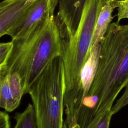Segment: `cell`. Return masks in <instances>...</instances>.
<instances>
[{
  "mask_svg": "<svg viewBox=\"0 0 128 128\" xmlns=\"http://www.w3.org/2000/svg\"><path fill=\"white\" fill-rule=\"evenodd\" d=\"M0 128H10V116L7 112L0 110Z\"/></svg>",
  "mask_w": 128,
  "mask_h": 128,
  "instance_id": "15",
  "label": "cell"
},
{
  "mask_svg": "<svg viewBox=\"0 0 128 128\" xmlns=\"http://www.w3.org/2000/svg\"><path fill=\"white\" fill-rule=\"evenodd\" d=\"M114 8L109 0L102 6L96 20L93 34L92 46L100 44L104 40L108 28L114 18L112 12Z\"/></svg>",
  "mask_w": 128,
  "mask_h": 128,
  "instance_id": "8",
  "label": "cell"
},
{
  "mask_svg": "<svg viewBox=\"0 0 128 128\" xmlns=\"http://www.w3.org/2000/svg\"><path fill=\"white\" fill-rule=\"evenodd\" d=\"M113 115L111 110L107 112L102 118L94 128H109L110 122Z\"/></svg>",
  "mask_w": 128,
  "mask_h": 128,
  "instance_id": "14",
  "label": "cell"
},
{
  "mask_svg": "<svg viewBox=\"0 0 128 128\" xmlns=\"http://www.w3.org/2000/svg\"><path fill=\"white\" fill-rule=\"evenodd\" d=\"M16 123L14 128H38L34 108L29 104L22 112L16 113L14 116Z\"/></svg>",
  "mask_w": 128,
  "mask_h": 128,
  "instance_id": "10",
  "label": "cell"
},
{
  "mask_svg": "<svg viewBox=\"0 0 128 128\" xmlns=\"http://www.w3.org/2000/svg\"><path fill=\"white\" fill-rule=\"evenodd\" d=\"M54 4L43 18L24 36L12 40V47L0 74L16 72L26 94L33 82L55 58L64 54L67 40L54 10Z\"/></svg>",
  "mask_w": 128,
  "mask_h": 128,
  "instance_id": "2",
  "label": "cell"
},
{
  "mask_svg": "<svg viewBox=\"0 0 128 128\" xmlns=\"http://www.w3.org/2000/svg\"><path fill=\"white\" fill-rule=\"evenodd\" d=\"M128 104V84L125 87V90L121 96L116 101L112 106L111 111L113 114L117 113L122 108Z\"/></svg>",
  "mask_w": 128,
  "mask_h": 128,
  "instance_id": "13",
  "label": "cell"
},
{
  "mask_svg": "<svg viewBox=\"0 0 128 128\" xmlns=\"http://www.w3.org/2000/svg\"><path fill=\"white\" fill-rule=\"evenodd\" d=\"M64 68L62 56L53 60L28 89L38 128H64Z\"/></svg>",
  "mask_w": 128,
  "mask_h": 128,
  "instance_id": "3",
  "label": "cell"
},
{
  "mask_svg": "<svg viewBox=\"0 0 128 128\" xmlns=\"http://www.w3.org/2000/svg\"><path fill=\"white\" fill-rule=\"evenodd\" d=\"M56 2L57 0H33L7 32L6 35L10 36L12 40H18L25 36Z\"/></svg>",
  "mask_w": 128,
  "mask_h": 128,
  "instance_id": "5",
  "label": "cell"
},
{
  "mask_svg": "<svg viewBox=\"0 0 128 128\" xmlns=\"http://www.w3.org/2000/svg\"><path fill=\"white\" fill-rule=\"evenodd\" d=\"M12 47V42H0V70L4 66Z\"/></svg>",
  "mask_w": 128,
  "mask_h": 128,
  "instance_id": "12",
  "label": "cell"
},
{
  "mask_svg": "<svg viewBox=\"0 0 128 128\" xmlns=\"http://www.w3.org/2000/svg\"><path fill=\"white\" fill-rule=\"evenodd\" d=\"M33 0H4L0 2V38L15 24Z\"/></svg>",
  "mask_w": 128,
  "mask_h": 128,
  "instance_id": "7",
  "label": "cell"
},
{
  "mask_svg": "<svg viewBox=\"0 0 128 128\" xmlns=\"http://www.w3.org/2000/svg\"><path fill=\"white\" fill-rule=\"evenodd\" d=\"M0 108L8 112H12L17 108L14 104L8 74H0Z\"/></svg>",
  "mask_w": 128,
  "mask_h": 128,
  "instance_id": "9",
  "label": "cell"
},
{
  "mask_svg": "<svg viewBox=\"0 0 128 128\" xmlns=\"http://www.w3.org/2000/svg\"><path fill=\"white\" fill-rule=\"evenodd\" d=\"M87 0H57L56 18L67 39L72 37L78 26Z\"/></svg>",
  "mask_w": 128,
  "mask_h": 128,
  "instance_id": "6",
  "label": "cell"
},
{
  "mask_svg": "<svg viewBox=\"0 0 128 128\" xmlns=\"http://www.w3.org/2000/svg\"><path fill=\"white\" fill-rule=\"evenodd\" d=\"M110 2L113 8L118 10L117 22L128 19V0H113Z\"/></svg>",
  "mask_w": 128,
  "mask_h": 128,
  "instance_id": "11",
  "label": "cell"
},
{
  "mask_svg": "<svg viewBox=\"0 0 128 128\" xmlns=\"http://www.w3.org/2000/svg\"><path fill=\"white\" fill-rule=\"evenodd\" d=\"M107 0H87L78 28L67 39L63 56L64 68V96L72 92L80 80L81 70L88 60L94 26L100 10Z\"/></svg>",
  "mask_w": 128,
  "mask_h": 128,
  "instance_id": "4",
  "label": "cell"
},
{
  "mask_svg": "<svg viewBox=\"0 0 128 128\" xmlns=\"http://www.w3.org/2000/svg\"><path fill=\"white\" fill-rule=\"evenodd\" d=\"M100 44L97 71L76 118L82 128H94L128 84V24L111 22Z\"/></svg>",
  "mask_w": 128,
  "mask_h": 128,
  "instance_id": "1",
  "label": "cell"
}]
</instances>
